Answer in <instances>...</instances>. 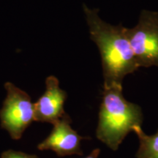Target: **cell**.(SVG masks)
<instances>
[{"label": "cell", "mask_w": 158, "mask_h": 158, "mask_svg": "<svg viewBox=\"0 0 158 158\" xmlns=\"http://www.w3.org/2000/svg\"><path fill=\"white\" fill-rule=\"evenodd\" d=\"M91 39L96 43L102 59L104 76L103 87L122 84L128 74L139 68L126 35L125 27L105 22L98 9L83 5Z\"/></svg>", "instance_id": "obj_1"}, {"label": "cell", "mask_w": 158, "mask_h": 158, "mask_svg": "<svg viewBox=\"0 0 158 158\" xmlns=\"http://www.w3.org/2000/svg\"><path fill=\"white\" fill-rule=\"evenodd\" d=\"M143 118L141 108L124 98L122 84L103 87L96 130L98 140L116 151L134 128L141 127Z\"/></svg>", "instance_id": "obj_2"}, {"label": "cell", "mask_w": 158, "mask_h": 158, "mask_svg": "<svg viewBox=\"0 0 158 158\" xmlns=\"http://www.w3.org/2000/svg\"><path fill=\"white\" fill-rule=\"evenodd\" d=\"M7 96L0 110L1 127L13 140H19L31 122L35 121L34 103L30 96L13 83L5 84Z\"/></svg>", "instance_id": "obj_3"}, {"label": "cell", "mask_w": 158, "mask_h": 158, "mask_svg": "<svg viewBox=\"0 0 158 158\" xmlns=\"http://www.w3.org/2000/svg\"><path fill=\"white\" fill-rule=\"evenodd\" d=\"M125 31L138 67H158V12L143 10L138 24Z\"/></svg>", "instance_id": "obj_4"}, {"label": "cell", "mask_w": 158, "mask_h": 158, "mask_svg": "<svg viewBox=\"0 0 158 158\" xmlns=\"http://www.w3.org/2000/svg\"><path fill=\"white\" fill-rule=\"evenodd\" d=\"M72 120L68 114L53 124L54 128L45 139L37 145V149L41 151L51 150L59 157L77 155H82L81 148L82 140L89 138L82 137L71 127Z\"/></svg>", "instance_id": "obj_5"}, {"label": "cell", "mask_w": 158, "mask_h": 158, "mask_svg": "<svg viewBox=\"0 0 158 158\" xmlns=\"http://www.w3.org/2000/svg\"><path fill=\"white\" fill-rule=\"evenodd\" d=\"M67 93L59 86L58 78L50 76L45 80V91L34 103L35 121L54 124L65 114Z\"/></svg>", "instance_id": "obj_6"}, {"label": "cell", "mask_w": 158, "mask_h": 158, "mask_svg": "<svg viewBox=\"0 0 158 158\" xmlns=\"http://www.w3.org/2000/svg\"><path fill=\"white\" fill-rule=\"evenodd\" d=\"M139 140L138 148L135 157L137 158H158V130L152 135H147L141 126L133 129Z\"/></svg>", "instance_id": "obj_7"}, {"label": "cell", "mask_w": 158, "mask_h": 158, "mask_svg": "<svg viewBox=\"0 0 158 158\" xmlns=\"http://www.w3.org/2000/svg\"><path fill=\"white\" fill-rule=\"evenodd\" d=\"M1 158H38V157L35 155L10 149L3 152L1 155Z\"/></svg>", "instance_id": "obj_8"}, {"label": "cell", "mask_w": 158, "mask_h": 158, "mask_svg": "<svg viewBox=\"0 0 158 158\" xmlns=\"http://www.w3.org/2000/svg\"><path fill=\"white\" fill-rule=\"evenodd\" d=\"M100 149H94V150H92V152H91L87 157H86L85 158H98V156L100 155Z\"/></svg>", "instance_id": "obj_9"}]
</instances>
